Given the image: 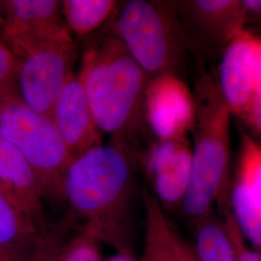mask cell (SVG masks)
<instances>
[{
    "label": "cell",
    "instance_id": "23",
    "mask_svg": "<svg viewBox=\"0 0 261 261\" xmlns=\"http://www.w3.org/2000/svg\"><path fill=\"white\" fill-rule=\"evenodd\" d=\"M245 9L247 12L248 18L249 16L257 17L260 15L261 1L260 0H243Z\"/></svg>",
    "mask_w": 261,
    "mask_h": 261
},
{
    "label": "cell",
    "instance_id": "3",
    "mask_svg": "<svg viewBox=\"0 0 261 261\" xmlns=\"http://www.w3.org/2000/svg\"><path fill=\"white\" fill-rule=\"evenodd\" d=\"M191 94L194 149L190 184L181 209L195 223L212 213L215 204L222 213L229 210L230 112L216 77L205 69L198 71Z\"/></svg>",
    "mask_w": 261,
    "mask_h": 261
},
{
    "label": "cell",
    "instance_id": "24",
    "mask_svg": "<svg viewBox=\"0 0 261 261\" xmlns=\"http://www.w3.org/2000/svg\"></svg>",
    "mask_w": 261,
    "mask_h": 261
},
{
    "label": "cell",
    "instance_id": "2",
    "mask_svg": "<svg viewBox=\"0 0 261 261\" xmlns=\"http://www.w3.org/2000/svg\"><path fill=\"white\" fill-rule=\"evenodd\" d=\"M77 75L99 130L140 155L150 81L121 41L110 33L87 49Z\"/></svg>",
    "mask_w": 261,
    "mask_h": 261
},
{
    "label": "cell",
    "instance_id": "1",
    "mask_svg": "<svg viewBox=\"0 0 261 261\" xmlns=\"http://www.w3.org/2000/svg\"><path fill=\"white\" fill-rule=\"evenodd\" d=\"M139 159L123 142L101 143L72 160L62 189L68 224L130 255Z\"/></svg>",
    "mask_w": 261,
    "mask_h": 261
},
{
    "label": "cell",
    "instance_id": "22",
    "mask_svg": "<svg viewBox=\"0 0 261 261\" xmlns=\"http://www.w3.org/2000/svg\"><path fill=\"white\" fill-rule=\"evenodd\" d=\"M30 254L14 252L0 247V261H28Z\"/></svg>",
    "mask_w": 261,
    "mask_h": 261
},
{
    "label": "cell",
    "instance_id": "5",
    "mask_svg": "<svg viewBox=\"0 0 261 261\" xmlns=\"http://www.w3.org/2000/svg\"><path fill=\"white\" fill-rule=\"evenodd\" d=\"M0 138L28 161L45 199L62 201L66 171L74 157L51 119L21 101H0Z\"/></svg>",
    "mask_w": 261,
    "mask_h": 261
},
{
    "label": "cell",
    "instance_id": "10",
    "mask_svg": "<svg viewBox=\"0 0 261 261\" xmlns=\"http://www.w3.org/2000/svg\"><path fill=\"white\" fill-rule=\"evenodd\" d=\"M229 211L252 249L261 248V146L244 133L240 153L231 182Z\"/></svg>",
    "mask_w": 261,
    "mask_h": 261
},
{
    "label": "cell",
    "instance_id": "15",
    "mask_svg": "<svg viewBox=\"0 0 261 261\" xmlns=\"http://www.w3.org/2000/svg\"><path fill=\"white\" fill-rule=\"evenodd\" d=\"M196 261H236L224 220L214 211L193 223Z\"/></svg>",
    "mask_w": 261,
    "mask_h": 261
},
{
    "label": "cell",
    "instance_id": "21",
    "mask_svg": "<svg viewBox=\"0 0 261 261\" xmlns=\"http://www.w3.org/2000/svg\"><path fill=\"white\" fill-rule=\"evenodd\" d=\"M223 215L224 226L232 244L236 261H261L260 252L249 247L230 211H225Z\"/></svg>",
    "mask_w": 261,
    "mask_h": 261
},
{
    "label": "cell",
    "instance_id": "18",
    "mask_svg": "<svg viewBox=\"0 0 261 261\" xmlns=\"http://www.w3.org/2000/svg\"><path fill=\"white\" fill-rule=\"evenodd\" d=\"M39 232L0 190V247L31 254Z\"/></svg>",
    "mask_w": 261,
    "mask_h": 261
},
{
    "label": "cell",
    "instance_id": "8",
    "mask_svg": "<svg viewBox=\"0 0 261 261\" xmlns=\"http://www.w3.org/2000/svg\"><path fill=\"white\" fill-rule=\"evenodd\" d=\"M191 50L207 56L222 54L248 19L243 0L175 1Z\"/></svg>",
    "mask_w": 261,
    "mask_h": 261
},
{
    "label": "cell",
    "instance_id": "11",
    "mask_svg": "<svg viewBox=\"0 0 261 261\" xmlns=\"http://www.w3.org/2000/svg\"><path fill=\"white\" fill-rule=\"evenodd\" d=\"M146 121L157 140L186 137L193 119V99L175 75L150 81L146 90Z\"/></svg>",
    "mask_w": 261,
    "mask_h": 261
},
{
    "label": "cell",
    "instance_id": "13",
    "mask_svg": "<svg viewBox=\"0 0 261 261\" xmlns=\"http://www.w3.org/2000/svg\"><path fill=\"white\" fill-rule=\"evenodd\" d=\"M0 190L36 228L39 233L50 224L44 211V195L28 161L8 141L0 138Z\"/></svg>",
    "mask_w": 261,
    "mask_h": 261
},
{
    "label": "cell",
    "instance_id": "4",
    "mask_svg": "<svg viewBox=\"0 0 261 261\" xmlns=\"http://www.w3.org/2000/svg\"><path fill=\"white\" fill-rule=\"evenodd\" d=\"M112 28L149 81L176 76L191 50L175 1H126Z\"/></svg>",
    "mask_w": 261,
    "mask_h": 261
},
{
    "label": "cell",
    "instance_id": "12",
    "mask_svg": "<svg viewBox=\"0 0 261 261\" xmlns=\"http://www.w3.org/2000/svg\"><path fill=\"white\" fill-rule=\"evenodd\" d=\"M50 119L74 158L103 143L82 82L74 73L58 96Z\"/></svg>",
    "mask_w": 261,
    "mask_h": 261
},
{
    "label": "cell",
    "instance_id": "7",
    "mask_svg": "<svg viewBox=\"0 0 261 261\" xmlns=\"http://www.w3.org/2000/svg\"><path fill=\"white\" fill-rule=\"evenodd\" d=\"M216 81L230 114L260 136V37L244 29L234 38L222 53Z\"/></svg>",
    "mask_w": 261,
    "mask_h": 261
},
{
    "label": "cell",
    "instance_id": "16",
    "mask_svg": "<svg viewBox=\"0 0 261 261\" xmlns=\"http://www.w3.org/2000/svg\"><path fill=\"white\" fill-rule=\"evenodd\" d=\"M192 172V149L185 151L177 162L150 179L160 205L166 211L182 208Z\"/></svg>",
    "mask_w": 261,
    "mask_h": 261
},
{
    "label": "cell",
    "instance_id": "6",
    "mask_svg": "<svg viewBox=\"0 0 261 261\" xmlns=\"http://www.w3.org/2000/svg\"><path fill=\"white\" fill-rule=\"evenodd\" d=\"M16 58L21 102L50 118L58 96L73 74L76 59V47L71 32L40 43Z\"/></svg>",
    "mask_w": 261,
    "mask_h": 261
},
{
    "label": "cell",
    "instance_id": "20",
    "mask_svg": "<svg viewBox=\"0 0 261 261\" xmlns=\"http://www.w3.org/2000/svg\"><path fill=\"white\" fill-rule=\"evenodd\" d=\"M0 101H21L18 88V60L0 39Z\"/></svg>",
    "mask_w": 261,
    "mask_h": 261
},
{
    "label": "cell",
    "instance_id": "17",
    "mask_svg": "<svg viewBox=\"0 0 261 261\" xmlns=\"http://www.w3.org/2000/svg\"><path fill=\"white\" fill-rule=\"evenodd\" d=\"M61 15L69 31L77 37L91 34L112 17L118 2L114 0L60 1Z\"/></svg>",
    "mask_w": 261,
    "mask_h": 261
},
{
    "label": "cell",
    "instance_id": "19",
    "mask_svg": "<svg viewBox=\"0 0 261 261\" xmlns=\"http://www.w3.org/2000/svg\"><path fill=\"white\" fill-rule=\"evenodd\" d=\"M66 231L57 246L54 261H103L100 252V242L92 235L75 229Z\"/></svg>",
    "mask_w": 261,
    "mask_h": 261
},
{
    "label": "cell",
    "instance_id": "9",
    "mask_svg": "<svg viewBox=\"0 0 261 261\" xmlns=\"http://www.w3.org/2000/svg\"><path fill=\"white\" fill-rule=\"evenodd\" d=\"M68 31L60 1H0V39L16 57Z\"/></svg>",
    "mask_w": 261,
    "mask_h": 261
},
{
    "label": "cell",
    "instance_id": "14",
    "mask_svg": "<svg viewBox=\"0 0 261 261\" xmlns=\"http://www.w3.org/2000/svg\"><path fill=\"white\" fill-rule=\"evenodd\" d=\"M145 235L143 250L138 261H196L192 248L180 237L156 197L143 194Z\"/></svg>",
    "mask_w": 261,
    "mask_h": 261
}]
</instances>
